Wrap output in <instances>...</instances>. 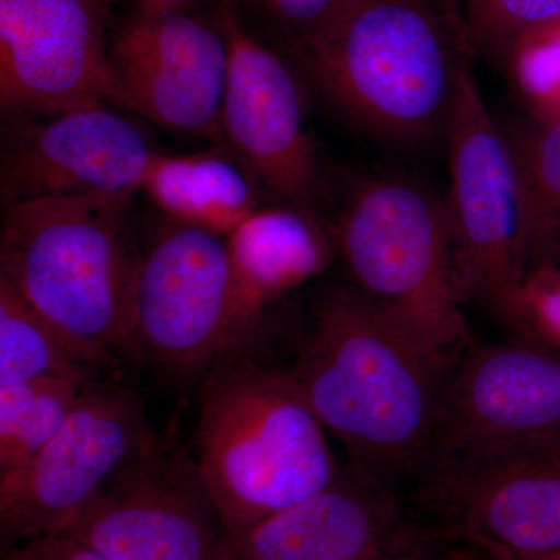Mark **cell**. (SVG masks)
<instances>
[{"mask_svg": "<svg viewBox=\"0 0 560 560\" xmlns=\"http://www.w3.org/2000/svg\"><path fill=\"white\" fill-rule=\"evenodd\" d=\"M447 361L352 283L316 302L289 374L353 469L393 489L431 458Z\"/></svg>", "mask_w": 560, "mask_h": 560, "instance_id": "6da1fadb", "label": "cell"}, {"mask_svg": "<svg viewBox=\"0 0 560 560\" xmlns=\"http://www.w3.org/2000/svg\"><path fill=\"white\" fill-rule=\"evenodd\" d=\"M282 54L355 130L404 150L445 140L475 58L460 0H361Z\"/></svg>", "mask_w": 560, "mask_h": 560, "instance_id": "7a4b0ae2", "label": "cell"}, {"mask_svg": "<svg viewBox=\"0 0 560 560\" xmlns=\"http://www.w3.org/2000/svg\"><path fill=\"white\" fill-rule=\"evenodd\" d=\"M242 350L205 372L195 433V463L226 533L307 500L342 474L289 372Z\"/></svg>", "mask_w": 560, "mask_h": 560, "instance_id": "3957f363", "label": "cell"}, {"mask_svg": "<svg viewBox=\"0 0 560 560\" xmlns=\"http://www.w3.org/2000/svg\"><path fill=\"white\" fill-rule=\"evenodd\" d=\"M131 198L80 195L2 206L0 278L102 363L132 350L140 249Z\"/></svg>", "mask_w": 560, "mask_h": 560, "instance_id": "277c9868", "label": "cell"}, {"mask_svg": "<svg viewBox=\"0 0 560 560\" xmlns=\"http://www.w3.org/2000/svg\"><path fill=\"white\" fill-rule=\"evenodd\" d=\"M353 285L445 360L469 340L456 285L447 205L397 173L360 179L331 228Z\"/></svg>", "mask_w": 560, "mask_h": 560, "instance_id": "5b68a950", "label": "cell"}, {"mask_svg": "<svg viewBox=\"0 0 560 560\" xmlns=\"http://www.w3.org/2000/svg\"><path fill=\"white\" fill-rule=\"evenodd\" d=\"M265 308L243 289L226 237L165 219L140 249L132 350L176 374L242 350Z\"/></svg>", "mask_w": 560, "mask_h": 560, "instance_id": "8992f818", "label": "cell"}, {"mask_svg": "<svg viewBox=\"0 0 560 560\" xmlns=\"http://www.w3.org/2000/svg\"><path fill=\"white\" fill-rule=\"evenodd\" d=\"M445 145L456 285L463 301L501 319L529 270L525 201L510 142L471 69L460 81Z\"/></svg>", "mask_w": 560, "mask_h": 560, "instance_id": "52a82bcc", "label": "cell"}, {"mask_svg": "<svg viewBox=\"0 0 560 560\" xmlns=\"http://www.w3.org/2000/svg\"><path fill=\"white\" fill-rule=\"evenodd\" d=\"M418 478L442 528L475 548L517 560L560 551V441L440 453Z\"/></svg>", "mask_w": 560, "mask_h": 560, "instance_id": "ba28073f", "label": "cell"}, {"mask_svg": "<svg viewBox=\"0 0 560 560\" xmlns=\"http://www.w3.org/2000/svg\"><path fill=\"white\" fill-rule=\"evenodd\" d=\"M213 22L230 51L220 149L257 189L282 206L315 215L320 195L318 149L305 119L300 70L246 27L235 0H223Z\"/></svg>", "mask_w": 560, "mask_h": 560, "instance_id": "9c48e42d", "label": "cell"}, {"mask_svg": "<svg viewBox=\"0 0 560 560\" xmlns=\"http://www.w3.org/2000/svg\"><path fill=\"white\" fill-rule=\"evenodd\" d=\"M156 440L138 394L88 383L57 434L21 470L0 478L3 547L57 533Z\"/></svg>", "mask_w": 560, "mask_h": 560, "instance_id": "30bf717a", "label": "cell"}, {"mask_svg": "<svg viewBox=\"0 0 560 560\" xmlns=\"http://www.w3.org/2000/svg\"><path fill=\"white\" fill-rule=\"evenodd\" d=\"M54 534L109 560H220L226 539L197 463L160 436Z\"/></svg>", "mask_w": 560, "mask_h": 560, "instance_id": "8fae6325", "label": "cell"}, {"mask_svg": "<svg viewBox=\"0 0 560 560\" xmlns=\"http://www.w3.org/2000/svg\"><path fill=\"white\" fill-rule=\"evenodd\" d=\"M110 0H0L2 119L114 105Z\"/></svg>", "mask_w": 560, "mask_h": 560, "instance_id": "7c38bea8", "label": "cell"}, {"mask_svg": "<svg viewBox=\"0 0 560 560\" xmlns=\"http://www.w3.org/2000/svg\"><path fill=\"white\" fill-rule=\"evenodd\" d=\"M114 105L220 147L230 51L215 22L138 10L110 40Z\"/></svg>", "mask_w": 560, "mask_h": 560, "instance_id": "4fadbf2b", "label": "cell"}, {"mask_svg": "<svg viewBox=\"0 0 560 560\" xmlns=\"http://www.w3.org/2000/svg\"><path fill=\"white\" fill-rule=\"evenodd\" d=\"M160 154L108 105L3 120L2 206L49 197L135 195Z\"/></svg>", "mask_w": 560, "mask_h": 560, "instance_id": "5bb4252c", "label": "cell"}, {"mask_svg": "<svg viewBox=\"0 0 560 560\" xmlns=\"http://www.w3.org/2000/svg\"><path fill=\"white\" fill-rule=\"evenodd\" d=\"M523 441H560V353L512 335L448 375L431 456Z\"/></svg>", "mask_w": 560, "mask_h": 560, "instance_id": "9a60e30c", "label": "cell"}, {"mask_svg": "<svg viewBox=\"0 0 560 560\" xmlns=\"http://www.w3.org/2000/svg\"><path fill=\"white\" fill-rule=\"evenodd\" d=\"M393 489L342 470L326 489L226 533L220 560H377L396 545Z\"/></svg>", "mask_w": 560, "mask_h": 560, "instance_id": "2e32d148", "label": "cell"}, {"mask_svg": "<svg viewBox=\"0 0 560 560\" xmlns=\"http://www.w3.org/2000/svg\"><path fill=\"white\" fill-rule=\"evenodd\" d=\"M226 242L243 289L264 308L319 275L334 248L315 215L282 205L257 209Z\"/></svg>", "mask_w": 560, "mask_h": 560, "instance_id": "e0dca14e", "label": "cell"}, {"mask_svg": "<svg viewBox=\"0 0 560 560\" xmlns=\"http://www.w3.org/2000/svg\"><path fill=\"white\" fill-rule=\"evenodd\" d=\"M142 190L165 219L228 237L259 209V189L226 150L160 154Z\"/></svg>", "mask_w": 560, "mask_h": 560, "instance_id": "ac0fdd59", "label": "cell"}, {"mask_svg": "<svg viewBox=\"0 0 560 560\" xmlns=\"http://www.w3.org/2000/svg\"><path fill=\"white\" fill-rule=\"evenodd\" d=\"M101 363L0 278V386L44 377L88 383Z\"/></svg>", "mask_w": 560, "mask_h": 560, "instance_id": "d6986e66", "label": "cell"}, {"mask_svg": "<svg viewBox=\"0 0 560 560\" xmlns=\"http://www.w3.org/2000/svg\"><path fill=\"white\" fill-rule=\"evenodd\" d=\"M88 383L44 377L0 386V478L21 470L57 434Z\"/></svg>", "mask_w": 560, "mask_h": 560, "instance_id": "ffe728a7", "label": "cell"}, {"mask_svg": "<svg viewBox=\"0 0 560 560\" xmlns=\"http://www.w3.org/2000/svg\"><path fill=\"white\" fill-rule=\"evenodd\" d=\"M501 127L521 176L530 268L547 257L560 220V117L504 121Z\"/></svg>", "mask_w": 560, "mask_h": 560, "instance_id": "44dd1931", "label": "cell"}, {"mask_svg": "<svg viewBox=\"0 0 560 560\" xmlns=\"http://www.w3.org/2000/svg\"><path fill=\"white\" fill-rule=\"evenodd\" d=\"M475 58L503 69L517 40L560 20V0H460Z\"/></svg>", "mask_w": 560, "mask_h": 560, "instance_id": "7402d4cb", "label": "cell"}, {"mask_svg": "<svg viewBox=\"0 0 560 560\" xmlns=\"http://www.w3.org/2000/svg\"><path fill=\"white\" fill-rule=\"evenodd\" d=\"M503 70L528 105L530 119H559L560 20L522 36Z\"/></svg>", "mask_w": 560, "mask_h": 560, "instance_id": "603a6c76", "label": "cell"}, {"mask_svg": "<svg viewBox=\"0 0 560 560\" xmlns=\"http://www.w3.org/2000/svg\"><path fill=\"white\" fill-rule=\"evenodd\" d=\"M500 320L515 337L560 353V264L530 267Z\"/></svg>", "mask_w": 560, "mask_h": 560, "instance_id": "cb8c5ba5", "label": "cell"}, {"mask_svg": "<svg viewBox=\"0 0 560 560\" xmlns=\"http://www.w3.org/2000/svg\"><path fill=\"white\" fill-rule=\"evenodd\" d=\"M361 0H249L254 14L285 51L341 18Z\"/></svg>", "mask_w": 560, "mask_h": 560, "instance_id": "d4e9b609", "label": "cell"}, {"mask_svg": "<svg viewBox=\"0 0 560 560\" xmlns=\"http://www.w3.org/2000/svg\"><path fill=\"white\" fill-rule=\"evenodd\" d=\"M3 560H109L62 534H47L5 551Z\"/></svg>", "mask_w": 560, "mask_h": 560, "instance_id": "484cf974", "label": "cell"}, {"mask_svg": "<svg viewBox=\"0 0 560 560\" xmlns=\"http://www.w3.org/2000/svg\"><path fill=\"white\" fill-rule=\"evenodd\" d=\"M200 0H138V10L147 13H164V11H187ZM209 2V0H206ZM223 2V0H220Z\"/></svg>", "mask_w": 560, "mask_h": 560, "instance_id": "4316f807", "label": "cell"}, {"mask_svg": "<svg viewBox=\"0 0 560 560\" xmlns=\"http://www.w3.org/2000/svg\"><path fill=\"white\" fill-rule=\"evenodd\" d=\"M377 560H430V558L420 548L405 547L401 550H396V545H394Z\"/></svg>", "mask_w": 560, "mask_h": 560, "instance_id": "83f0119b", "label": "cell"}, {"mask_svg": "<svg viewBox=\"0 0 560 560\" xmlns=\"http://www.w3.org/2000/svg\"><path fill=\"white\" fill-rule=\"evenodd\" d=\"M545 260L558 261V264H560V220L556 223L555 230H552L550 245H548V253Z\"/></svg>", "mask_w": 560, "mask_h": 560, "instance_id": "f1b7e54d", "label": "cell"}, {"mask_svg": "<svg viewBox=\"0 0 560 560\" xmlns=\"http://www.w3.org/2000/svg\"><path fill=\"white\" fill-rule=\"evenodd\" d=\"M477 550L480 551V555L475 556V558L470 560H517L514 556L506 555V552L482 550V548H477Z\"/></svg>", "mask_w": 560, "mask_h": 560, "instance_id": "f546056e", "label": "cell"}, {"mask_svg": "<svg viewBox=\"0 0 560 560\" xmlns=\"http://www.w3.org/2000/svg\"><path fill=\"white\" fill-rule=\"evenodd\" d=\"M526 560H560V551L552 552V555L541 556V558L526 559Z\"/></svg>", "mask_w": 560, "mask_h": 560, "instance_id": "4dcf8cb0", "label": "cell"}]
</instances>
